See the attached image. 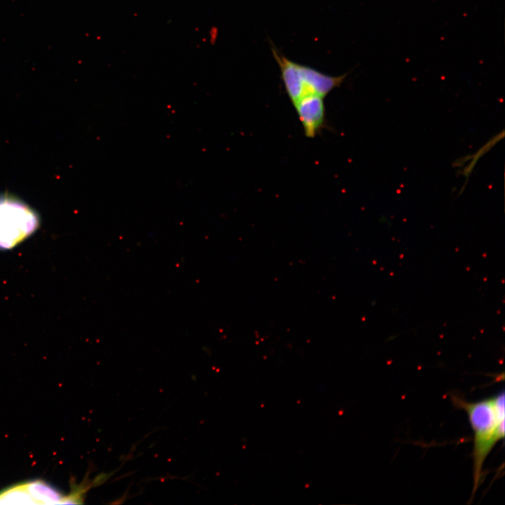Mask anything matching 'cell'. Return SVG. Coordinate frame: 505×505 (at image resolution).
<instances>
[{
  "instance_id": "obj_1",
  "label": "cell",
  "mask_w": 505,
  "mask_h": 505,
  "mask_svg": "<svg viewBox=\"0 0 505 505\" xmlns=\"http://www.w3.org/2000/svg\"><path fill=\"white\" fill-rule=\"evenodd\" d=\"M454 404L464 410L473 432L472 496L483 477L484 462L496 443L504 437V393L476 402L453 397Z\"/></svg>"
},
{
  "instance_id": "obj_2",
  "label": "cell",
  "mask_w": 505,
  "mask_h": 505,
  "mask_svg": "<svg viewBox=\"0 0 505 505\" xmlns=\"http://www.w3.org/2000/svg\"><path fill=\"white\" fill-rule=\"evenodd\" d=\"M40 224L36 212L21 199L0 194V250H11L31 236Z\"/></svg>"
},
{
  "instance_id": "obj_3",
  "label": "cell",
  "mask_w": 505,
  "mask_h": 505,
  "mask_svg": "<svg viewBox=\"0 0 505 505\" xmlns=\"http://www.w3.org/2000/svg\"><path fill=\"white\" fill-rule=\"evenodd\" d=\"M292 105L305 136L309 138L315 137L325 126L324 97L309 95L301 97Z\"/></svg>"
},
{
  "instance_id": "obj_4",
  "label": "cell",
  "mask_w": 505,
  "mask_h": 505,
  "mask_svg": "<svg viewBox=\"0 0 505 505\" xmlns=\"http://www.w3.org/2000/svg\"><path fill=\"white\" fill-rule=\"evenodd\" d=\"M297 76L301 97L309 95L325 97L343 83L347 74L337 76H330L309 66L297 63Z\"/></svg>"
},
{
  "instance_id": "obj_5",
  "label": "cell",
  "mask_w": 505,
  "mask_h": 505,
  "mask_svg": "<svg viewBox=\"0 0 505 505\" xmlns=\"http://www.w3.org/2000/svg\"><path fill=\"white\" fill-rule=\"evenodd\" d=\"M27 492L32 499L41 503H57L61 499V494L51 485L41 480L29 482L25 484Z\"/></svg>"
}]
</instances>
